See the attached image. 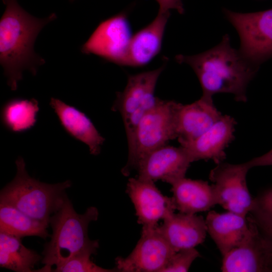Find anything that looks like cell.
I'll list each match as a JSON object with an SVG mask.
<instances>
[{
    "instance_id": "obj_17",
    "label": "cell",
    "mask_w": 272,
    "mask_h": 272,
    "mask_svg": "<svg viewBox=\"0 0 272 272\" xmlns=\"http://www.w3.org/2000/svg\"><path fill=\"white\" fill-rule=\"evenodd\" d=\"M169 16L170 12H159L149 24L132 35L124 65L144 66L159 53Z\"/></svg>"
},
{
    "instance_id": "obj_20",
    "label": "cell",
    "mask_w": 272,
    "mask_h": 272,
    "mask_svg": "<svg viewBox=\"0 0 272 272\" xmlns=\"http://www.w3.org/2000/svg\"><path fill=\"white\" fill-rule=\"evenodd\" d=\"M164 66L157 69L129 75L123 91L117 93L112 110L118 111L122 119L126 118L154 93L158 78Z\"/></svg>"
},
{
    "instance_id": "obj_22",
    "label": "cell",
    "mask_w": 272,
    "mask_h": 272,
    "mask_svg": "<svg viewBox=\"0 0 272 272\" xmlns=\"http://www.w3.org/2000/svg\"><path fill=\"white\" fill-rule=\"evenodd\" d=\"M48 225L33 219L12 206L0 203V232L22 238L50 237Z\"/></svg>"
},
{
    "instance_id": "obj_24",
    "label": "cell",
    "mask_w": 272,
    "mask_h": 272,
    "mask_svg": "<svg viewBox=\"0 0 272 272\" xmlns=\"http://www.w3.org/2000/svg\"><path fill=\"white\" fill-rule=\"evenodd\" d=\"M93 254L83 252L75 255L60 266L52 269L55 272H112L116 268L106 269L94 263L90 258Z\"/></svg>"
},
{
    "instance_id": "obj_6",
    "label": "cell",
    "mask_w": 272,
    "mask_h": 272,
    "mask_svg": "<svg viewBox=\"0 0 272 272\" xmlns=\"http://www.w3.org/2000/svg\"><path fill=\"white\" fill-rule=\"evenodd\" d=\"M230 22L238 32L242 57L258 67L272 58V9L252 13L225 10Z\"/></svg>"
},
{
    "instance_id": "obj_15",
    "label": "cell",
    "mask_w": 272,
    "mask_h": 272,
    "mask_svg": "<svg viewBox=\"0 0 272 272\" xmlns=\"http://www.w3.org/2000/svg\"><path fill=\"white\" fill-rule=\"evenodd\" d=\"M158 229L175 252L195 248L203 242L208 233L202 216L180 212L164 219Z\"/></svg>"
},
{
    "instance_id": "obj_9",
    "label": "cell",
    "mask_w": 272,
    "mask_h": 272,
    "mask_svg": "<svg viewBox=\"0 0 272 272\" xmlns=\"http://www.w3.org/2000/svg\"><path fill=\"white\" fill-rule=\"evenodd\" d=\"M132 36L127 16L121 13L101 22L81 50L124 65Z\"/></svg>"
},
{
    "instance_id": "obj_31",
    "label": "cell",
    "mask_w": 272,
    "mask_h": 272,
    "mask_svg": "<svg viewBox=\"0 0 272 272\" xmlns=\"http://www.w3.org/2000/svg\"><path fill=\"white\" fill-rule=\"evenodd\" d=\"M70 1L72 2V1H74V0H70Z\"/></svg>"
},
{
    "instance_id": "obj_11",
    "label": "cell",
    "mask_w": 272,
    "mask_h": 272,
    "mask_svg": "<svg viewBox=\"0 0 272 272\" xmlns=\"http://www.w3.org/2000/svg\"><path fill=\"white\" fill-rule=\"evenodd\" d=\"M133 203L138 222L143 227L158 226V222L174 213V198L164 195L154 182L139 177L130 178L126 190Z\"/></svg>"
},
{
    "instance_id": "obj_5",
    "label": "cell",
    "mask_w": 272,
    "mask_h": 272,
    "mask_svg": "<svg viewBox=\"0 0 272 272\" xmlns=\"http://www.w3.org/2000/svg\"><path fill=\"white\" fill-rule=\"evenodd\" d=\"M179 103L158 99L144 115L128 140V157L121 170L128 176L148 154L177 138L176 115Z\"/></svg>"
},
{
    "instance_id": "obj_1",
    "label": "cell",
    "mask_w": 272,
    "mask_h": 272,
    "mask_svg": "<svg viewBox=\"0 0 272 272\" xmlns=\"http://www.w3.org/2000/svg\"><path fill=\"white\" fill-rule=\"evenodd\" d=\"M5 11L0 20V62L12 90H16L27 69L33 75L45 60L34 50L35 40L41 29L55 20L52 13L47 17H35L18 4L17 0H2Z\"/></svg>"
},
{
    "instance_id": "obj_26",
    "label": "cell",
    "mask_w": 272,
    "mask_h": 272,
    "mask_svg": "<svg viewBox=\"0 0 272 272\" xmlns=\"http://www.w3.org/2000/svg\"><path fill=\"white\" fill-rule=\"evenodd\" d=\"M200 253L195 248L182 249L176 252L161 272H185Z\"/></svg>"
},
{
    "instance_id": "obj_7",
    "label": "cell",
    "mask_w": 272,
    "mask_h": 272,
    "mask_svg": "<svg viewBox=\"0 0 272 272\" xmlns=\"http://www.w3.org/2000/svg\"><path fill=\"white\" fill-rule=\"evenodd\" d=\"M249 231L242 244L223 256V272H272V236L248 214Z\"/></svg>"
},
{
    "instance_id": "obj_10",
    "label": "cell",
    "mask_w": 272,
    "mask_h": 272,
    "mask_svg": "<svg viewBox=\"0 0 272 272\" xmlns=\"http://www.w3.org/2000/svg\"><path fill=\"white\" fill-rule=\"evenodd\" d=\"M158 226L142 228L135 247L126 257L115 259L121 272H161L176 252L160 233Z\"/></svg>"
},
{
    "instance_id": "obj_4",
    "label": "cell",
    "mask_w": 272,
    "mask_h": 272,
    "mask_svg": "<svg viewBox=\"0 0 272 272\" xmlns=\"http://www.w3.org/2000/svg\"><path fill=\"white\" fill-rule=\"evenodd\" d=\"M17 173L0 192V203L15 207L29 217L48 225L51 216L61 206L72 185L70 180L48 184L31 177L23 158L16 161Z\"/></svg>"
},
{
    "instance_id": "obj_19",
    "label": "cell",
    "mask_w": 272,
    "mask_h": 272,
    "mask_svg": "<svg viewBox=\"0 0 272 272\" xmlns=\"http://www.w3.org/2000/svg\"><path fill=\"white\" fill-rule=\"evenodd\" d=\"M170 184L176 210L180 213L195 214L218 205L214 187L207 181L185 177Z\"/></svg>"
},
{
    "instance_id": "obj_23",
    "label": "cell",
    "mask_w": 272,
    "mask_h": 272,
    "mask_svg": "<svg viewBox=\"0 0 272 272\" xmlns=\"http://www.w3.org/2000/svg\"><path fill=\"white\" fill-rule=\"evenodd\" d=\"M39 110L38 102L34 98L11 99L2 108V122L11 132H23L35 125Z\"/></svg>"
},
{
    "instance_id": "obj_8",
    "label": "cell",
    "mask_w": 272,
    "mask_h": 272,
    "mask_svg": "<svg viewBox=\"0 0 272 272\" xmlns=\"http://www.w3.org/2000/svg\"><path fill=\"white\" fill-rule=\"evenodd\" d=\"M211 170L209 179L213 182L217 203L228 211L247 215L253 199L249 192L246 176L252 168L250 161L233 164L221 162Z\"/></svg>"
},
{
    "instance_id": "obj_29",
    "label": "cell",
    "mask_w": 272,
    "mask_h": 272,
    "mask_svg": "<svg viewBox=\"0 0 272 272\" xmlns=\"http://www.w3.org/2000/svg\"><path fill=\"white\" fill-rule=\"evenodd\" d=\"M252 167L272 165V149L264 155L250 160Z\"/></svg>"
},
{
    "instance_id": "obj_3",
    "label": "cell",
    "mask_w": 272,
    "mask_h": 272,
    "mask_svg": "<svg viewBox=\"0 0 272 272\" xmlns=\"http://www.w3.org/2000/svg\"><path fill=\"white\" fill-rule=\"evenodd\" d=\"M98 215L95 207L78 214L66 195L60 208L50 218L52 232L42 252L41 262L44 266L36 271H52L53 266L58 267L81 252L96 254L98 240L90 239L88 229L91 222L97 220Z\"/></svg>"
},
{
    "instance_id": "obj_16",
    "label": "cell",
    "mask_w": 272,
    "mask_h": 272,
    "mask_svg": "<svg viewBox=\"0 0 272 272\" xmlns=\"http://www.w3.org/2000/svg\"><path fill=\"white\" fill-rule=\"evenodd\" d=\"M247 215L228 211H210L206 219L207 232L223 256L240 246L249 231Z\"/></svg>"
},
{
    "instance_id": "obj_27",
    "label": "cell",
    "mask_w": 272,
    "mask_h": 272,
    "mask_svg": "<svg viewBox=\"0 0 272 272\" xmlns=\"http://www.w3.org/2000/svg\"><path fill=\"white\" fill-rule=\"evenodd\" d=\"M158 99L159 98L155 96L150 98L138 107L126 118L123 120L127 140L131 137L140 121L144 115L157 103Z\"/></svg>"
},
{
    "instance_id": "obj_2",
    "label": "cell",
    "mask_w": 272,
    "mask_h": 272,
    "mask_svg": "<svg viewBox=\"0 0 272 272\" xmlns=\"http://www.w3.org/2000/svg\"><path fill=\"white\" fill-rule=\"evenodd\" d=\"M175 58L178 62L192 67L200 84L202 96L213 98L217 93H230L237 101L243 102L247 101V86L258 70L231 46L228 34L209 50L193 55L179 54Z\"/></svg>"
},
{
    "instance_id": "obj_21",
    "label": "cell",
    "mask_w": 272,
    "mask_h": 272,
    "mask_svg": "<svg viewBox=\"0 0 272 272\" xmlns=\"http://www.w3.org/2000/svg\"><path fill=\"white\" fill-rule=\"evenodd\" d=\"M21 238L0 232V266L16 272L34 271L41 257L25 247Z\"/></svg>"
},
{
    "instance_id": "obj_13",
    "label": "cell",
    "mask_w": 272,
    "mask_h": 272,
    "mask_svg": "<svg viewBox=\"0 0 272 272\" xmlns=\"http://www.w3.org/2000/svg\"><path fill=\"white\" fill-rule=\"evenodd\" d=\"M235 120L231 116L222 115L208 130L195 140L180 143L191 162L212 160L218 164L225 159V149L234 138Z\"/></svg>"
},
{
    "instance_id": "obj_30",
    "label": "cell",
    "mask_w": 272,
    "mask_h": 272,
    "mask_svg": "<svg viewBox=\"0 0 272 272\" xmlns=\"http://www.w3.org/2000/svg\"><path fill=\"white\" fill-rule=\"evenodd\" d=\"M262 228V227H261ZM265 231H266L268 234L272 236V228H262Z\"/></svg>"
},
{
    "instance_id": "obj_28",
    "label": "cell",
    "mask_w": 272,
    "mask_h": 272,
    "mask_svg": "<svg viewBox=\"0 0 272 272\" xmlns=\"http://www.w3.org/2000/svg\"><path fill=\"white\" fill-rule=\"evenodd\" d=\"M159 7V12H169L171 9H175L181 14L184 12L182 0H156Z\"/></svg>"
},
{
    "instance_id": "obj_12",
    "label": "cell",
    "mask_w": 272,
    "mask_h": 272,
    "mask_svg": "<svg viewBox=\"0 0 272 272\" xmlns=\"http://www.w3.org/2000/svg\"><path fill=\"white\" fill-rule=\"evenodd\" d=\"M191 163L184 148L166 145L148 154L136 170L140 178L154 182L161 180L170 184L185 177Z\"/></svg>"
},
{
    "instance_id": "obj_18",
    "label": "cell",
    "mask_w": 272,
    "mask_h": 272,
    "mask_svg": "<svg viewBox=\"0 0 272 272\" xmlns=\"http://www.w3.org/2000/svg\"><path fill=\"white\" fill-rule=\"evenodd\" d=\"M50 105L63 128L71 136L87 145L92 155H97L100 153L105 139L85 113L55 98H51Z\"/></svg>"
},
{
    "instance_id": "obj_14",
    "label": "cell",
    "mask_w": 272,
    "mask_h": 272,
    "mask_svg": "<svg viewBox=\"0 0 272 272\" xmlns=\"http://www.w3.org/2000/svg\"><path fill=\"white\" fill-rule=\"evenodd\" d=\"M222 116L213 98L202 96L194 102L179 103L176 115L177 138L180 143L195 140L208 130Z\"/></svg>"
},
{
    "instance_id": "obj_25",
    "label": "cell",
    "mask_w": 272,
    "mask_h": 272,
    "mask_svg": "<svg viewBox=\"0 0 272 272\" xmlns=\"http://www.w3.org/2000/svg\"><path fill=\"white\" fill-rule=\"evenodd\" d=\"M249 214L263 228H272V188L266 190L253 199Z\"/></svg>"
}]
</instances>
